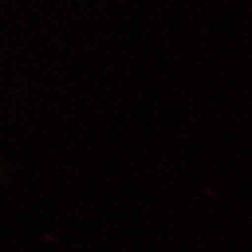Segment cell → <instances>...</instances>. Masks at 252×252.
<instances>
[]
</instances>
